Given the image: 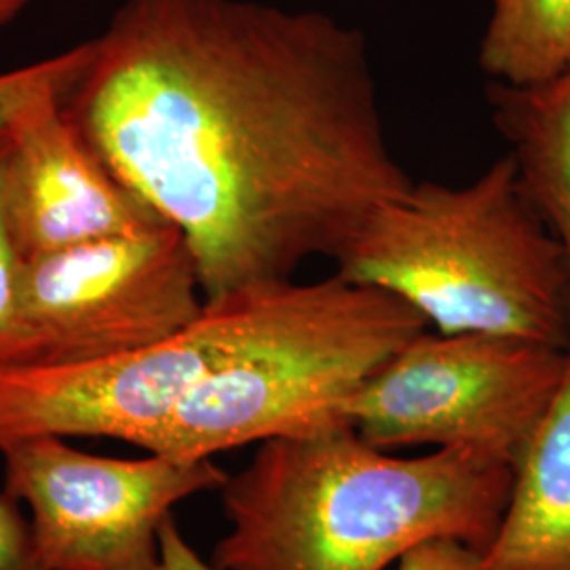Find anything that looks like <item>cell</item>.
<instances>
[{
	"label": "cell",
	"mask_w": 570,
	"mask_h": 570,
	"mask_svg": "<svg viewBox=\"0 0 570 570\" xmlns=\"http://www.w3.org/2000/svg\"><path fill=\"white\" fill-rule=\"evenodd\" d=\"M570 367V346L497 334L407 341L345 406L379 449H459L518 468Z\"/></svg>",
	"instance_id": "obj_5"
},
{
	"label": "cell",
	"mask_w": 570,
	"mask_h": 570,
	"mask_svg": "<svg viewBox=\"0 0 570 570\" xmlns=\"http://www.w3.org/2000/svg\"><path fill=\"white\" fill-rule=\"evenodd\" d=\"M515 468L480 452L397 456L351 423L261 442L220 487V570H387L429 539L487 550Z\"/></svg>",
	"instance_id": "obj_2"
},
{
	"label": "cell",
	"mask_w": 570,
	"mask_h": 570,
	"mask_svg": "<svg viewBox=\"0 0 570 570\" xmlns=\"http://www.w3.org/2000/svg\"><path fill=\"white\" fill-rule=\"evenodd\" d=\"M28 2L30 0H0V28L16 20Z\"/></svg>",
	"instance_id": "obj_18"
},
{
	"label": "cell",
	"mask_w": 570,
	"mask_h": 570,
	"mask_svg": "<svg viewBox=\"0 0 570 570\" xmlns=\"http://www.w3.org/2000/svg\"><path fill=\"white\" fill-rule=\"evenodd\" d=\"M205 308L195 256L169 220L23 261L35 364H79L155 345ZM32 364V366H35Z\"/></svg>",
	"instance_id": "obj_6"
},
{
	"label": "cell",
	"mask_w": 570,
	"mask_h": 570,
	"mask_svg": "<svg viewBox=\"0 0 570 570\" xmlns=\"http://www.w3.org/2000/svg\"><path fill=\"white\" fill-rule=\"evenodd\" d=\"M428 327L402 298L341 275L263 285L237 345L146 450L204 461L348 423L346 402Z\"/></svg>",
	"instance_id": "obj_4"
},
{
	"label": "cell",
	"mask_w": 570,
	"mask_h": 570,
	"mask_svg": "<svg viewBox=\"0 0 570 570\" xmlns=\"http://www.w3.org/2000/svg\"><path fill=\"white\" fill-rule=\"evenodd\" d=\"M489 100L524 190L562 249L570 320V70L529 87L490 81Z\"/></svg>",
	"instance_id": "obj_11"
},
{
	"label": "cell",
	"mask_w": 570,
	"mask_h": 570,
	"mask_svg": "<svg viewBox=\"0 0 570 570\" xmlns=\"http://www.w3.org/2000/svg\"><path fill=\"white\" fill-rule=\"evenodd\" d=\"M94 56V41L9 72H0V138L42 104L63 102L81 81Z\"/></svg>",
	"instance_id": "obj_13"
},
{
	"label": "cell",
	"mask_w": 570,
	"mask_h": 570,
	"mask_svg": "<svg viewBox=\"0 0 570 570\" xmlns=\"http://www.w3.org/2000/svg\"><path fill=\"white\" fill-rule=\"evenodd\" d=\"M0 570H42L32 524L7 490L0 492Z\"/></svg>",
	"instance_id": "obj_15"
},
{
	"label": "cell",
	"mask_w": 570,
	"mask_h": 570,
	"mask_svg": "<svg viewBox=\"0 0 570 570\" xmlns=\"http://www.w3.org/2000/svg\"><path fill=\"white\" fill-rule=\"evenodd\" d=\"M159 567L157 570H220L212 560L205 562L178 527L174 513L167 518L159 532Z\"/></svg>",
	"instance_id": "obj_17"
},
{
	"label": "cell",
	"mask_w": 570,
	"mask_h": 570,
	"mask_svg": "<svg viewBox=\"0 0 570 570\" xmlns=\"http://www.w3.org/2000/svg\"><path fill=\"white\" fill-rule=\"evenodd\" d=\"M0 452L4 490L32 513L42 570H157L159 532L174 508L228 478L212 459H110L56 435Z\"/></svg>",
	"instance_id": "obj_7"
},
{
	"label": "cell",
	"mask_w": 570,
	"mask_h": 570,
	"mask_svg": "<svg viewBox=\"0 0 570 570\" xmlns=\"http://www.w3.org/2000/svg\"><path fill=\"white\" fill-rule=\"evenodd\" d=\"M336 275L389 292L442 334L570 346L560 244L510 153L473 183H412L346 242Z\"/></svg>",
	"instance_id": "obj_3"
},
{
	"label": "cell",
	"mask_w": 570,
	"mask_h": 570,
	"mask_svg": "<svg viewBox=\"0 0 570 570\" xmlns=\"http://www.w3.org/2000/svg\"><path fill=\"white\" fill-rule=\"evenodd\" d=\"M480 570H570V367L515 468Z\"/></svg>",
	"instance_id": "obj_10"
},
{
	"label": "cell",
	"mask_w": 570,
	"mask_h": 570,
	"mask_svg": "<svg viewBox=\"0 0 570 570\" xmlns=\"http://www.w3.org/2000/svg\"><path fill=\"white\" fill-rule=\"evenodd\" d=\"M258 287L205 303L178 334L102 360L0 372V449L26 438H110L148 449L171 414L226 360Z\"/></svg>",
	"instance_id": "obj_8"
},
{
	"label": "cell",
	"mask_w": 570,
	"mask_h": 570,
	"mask_svg": "<svg viewBox=\"0 0 570 570\" xmlns=\"http://www.w3.org/2000/svg\"><path fill=\"white\" fill-rule=\"evenodd\" d=\"M183 230L205 303L336 258L410 184L362 30L256 0H125L63 100Z\"/></svg>",
	"instance_id": "obj_1"
},
{
	"label": "cell",
	"mask_w": 570,
	"mask_h": 570,
	"mask_svg": "<svg viewBox=\"0 0 570 570\" xmlns=\"http://www.w3.org/2000/svg\"><path fill=\"white\" fill-rule=\"evenodd\" d=\"M482 553L459 539H429L407 550L395 570H480Z\"/></svg>",
	"instance_id": "obj_16"
},
{
	"label": "cell",
	"mask_w": 570,
	"mask_h": 570,
	"mask_svg": "<svg viewBox=\"0 0 570 570\" xmlns=\"http://www.w3.org/2000/svg\"><path fill=\"white\" fill-rule=\"evenodd\" d=\"M9 153L11 134L0 138V372L35 364V345L21 311L23 261L4 223V176Z\"/></svg>",
	"instance_id": "obj_14"
},
{
	"label": "cell",
	"mask_w": 570,
	"mask_h": 570,
	"mask_svg": "<svg viewBox=\"0 0 570 570\" xmlns=\"http://www.w3.org/2000/svg\"><path fill=\"white\" fill-rule=\"evenodd\" d=\"M492 82L529 87L570 70V0H492L478 53Z\"/></svg>",
	"instance_id": "obj_12"
},
{
	"label": "cell",
	"mask_w": 570,
	"mask_h": 570,
	"mask_svg": "<svg viewBox=\"0 0 570 570\" xmlns=\"http://www.w3.org/2000/svg\"><path fill=\"white\" fill-rule=\"evenodd\" d=\"M61 104H42L11 131L4 223L21 261L167 220L104 164Z\"/></svg>",
	"instance_id": "obj_9"
}]
</instances>
